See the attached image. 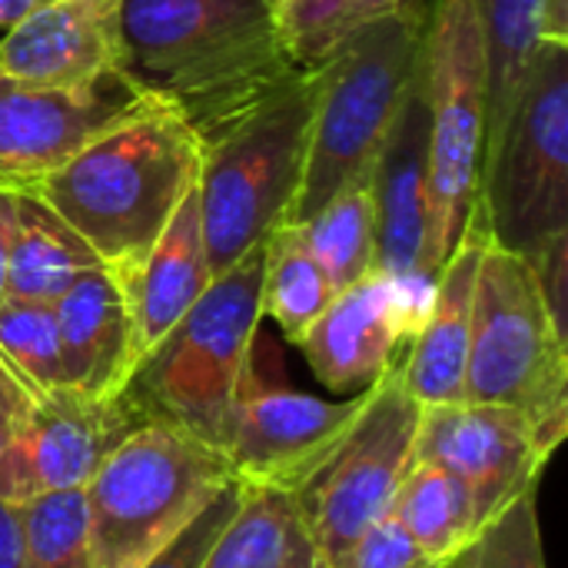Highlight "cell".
<instances>
[{
	"instance_id": "603a6c76",
	"label": "cell",
	"mask_w": 568,
	"mask_h": 568,
	"mask_svg": "<svg viewBox=\"0 0 568 568\" xmlns=\"http://www.w3.org/2000/svg\"><path fill=\"white\" fill-rule=\"evenodd\" d=\"M473 7L486 40V163L513 116L529 60L539 47V0H473Z\"/></svg>"
},
{
	"instance_id": "d6a6232c",
	"label": "cell",
	"mask_w": 568,
	"mask_h": 568,
	"mask_svg": "<svg viewBox=\"0 0 568 568\" xmlns=\"http://www.w3.org/2000/svg\"><path fill=\"white\" fill-rule=\"evenodd\" d=\"M0 568H30L23 546L20 503H7V499H0Z\"/></svg>"
},
{
	"instance_id": "e575fe53",
	"label": "cell",
	"mask_w": 568,
	"mask_h": 568,
	"mask_svg": "<svg viewBox=\"0 0 568 568\" xmlns=\"http://www.w3.org/2000/svg\"><path fill=\"white\" fill-rule=\"evenodd\" d=\"M349 17L356 20V27L376 20V17H386V13H396V10H419V7H429L426 0H343Z\"/></svg>"
},
{
	"instance_id": "5bb4252c",
	"label": "cell",
	"mask_w": 568,
	"mask_h": 568,
	"mask_svg": "<svg viewBox=\"0 0 568 568\" xmlns=\"http://www.w3.org/2000/svg\"><path fill=\"white\" fill-rule=\"evenodd\" d=\"M153 413L130 393L87 396L73 386L43 389L20 449L23 499L83 489L103 459Z\"/></svg>"
},
{
	"instance_id": "83f0119b",
	"label": "cell",
	"mask_w": 568,
	"mask_h": 568,
	"mask_svg": "<svg viewBox=\"0 0 568 568\" xmlns=\"http://www.w3.org/2000/svg\"><path fill=\"white\" fill-rule=\"evenodd\" d=\"M0 353L37 389L67 386L63 349H60V329H57L53 306L7 296L0 303Z\"/></svg>"
},
{
	"instance_id": "4fadbf2b",
	"label": "cell",
	"mask_w": 568,
	"mask_h": 568,
	"mask_svg": "<svg viewBox=\"0 0 568 568\" xmlns=\"http://www.w3.org/2000/svg\"><path fill=\"white\" fill-rule=\"evenodd\" d=\"M146 103L153 100L120 70L67 90L0 80V193H30L77 150Z\"/></svg>"
},
{
	"instance_id": "6da1fadb",
	"label": "cell",
	"mask_w": 568,
	"mask_h": 568,
	"mask_svg": "<svg viewBox=\"0 0 568 568\" xmlns=\"http://www.w3.org/2000/svg\"><path fill=\"white\" fill-rule=\"evenodd\" d=\"M120 73L200 140L300 73L263 0H120Z\"/></svg>"
},
{
	"instance_id": "44dd1931",
	"label": "cell",
	"mask_w": 568,
	"mask_h": 568,
	"mask_svg": "<svg viewBox=\"0 0 568 568\" xmlns=\"http://www.w3.org/2000/svg\"><path fill=\"white\" fill-rule=\"evenodd\" d=\"M100 266L93 250L33 193H17V226L7 260V296L53 306L80 273Z\"/></svg>"
},
{
	"instance_id": "277c9868",
	"label": "cell",
	"mask_w": 568,
	"mask_h": 568,
	"mask_svg": "<svg viewBox=\"0 0 568 568\" xmlns=\"http://www.w3.org/2000/svg\"><path fill=\"white\" fill-rule=\"evenodd\" d=\"M426 10H396L363 23L320 67L306 173L286 223H306L346 186L369 183L423 57Z\"/></svg>"
},
{
	"instance_id": "7a4b0ae2",
	"label": "cell",
	"mask_w": 568,
	"mask_h": 568,
	"mask_svg": "<svg viewBox=\"0 0 568 568\" xmlns=\"http://www.w3.org/2000/svg\"><path fill=\"white\" fill-rule=\"evenodd\" d=\"M200 176V136L163 103L113 123L30 193L120 283L143 263Z\"/></svg>"
},
{
	"instance_id": "ac0fdd59",
	"label": "cell",
	"mask_w": 568,
	"mask_h": 568,
	"mask_svg": "<svg viewBox=\"0 0 568 568\" xmlns=\"http://www.w3.org/2000/svg\"><path fill=\"white\" fill-rule=\"evenodd\" d=\"M486 246H489V226L476 203L463 236L456 240L453 253L439 270L433 306L403 356V379L419 406L463 403L476 273Z\"/></svg>"
},
{
	"instance_id": "1f68e13d",
	"label": "cell",
	"mask_w": 568,
	"mask_h": 568,
	"mask_svg": "<svg viewBox=\"0 0 568 568\" xmlns=\"http://www.w3.org/2000/svg\"><path fill=\"white\" fill-rule=\"evenodd\" d=\"M429 552H423L413 536L393 519L383 516L373 526H366L333 562L323 568H439Z\"/></svg>"
},
{
	"instance_id": "f1b7e54d",
	"label": "cell",
	"mask_w": 568,
	"mask_h": 568,
	"mask_svg": "<svg viewBox=\"0 0 568 568\" xmlns=\"http://www.w3.org/2000/svg\"><path fill=\"white\" fill-rule=\"evenodd\" d=\"M43 389H37L3 353H0V499L23 503L20 449Z\"/></svg>"
},
{
	"instance_id": "ffe728a7",
	"label": "cell",
	"mask_w": 568,
	"mask_h": 568,
	"mask_svg": "<svg viewBox=\"0 0 568 568\" xmlns=\"http://www.w3.org/2000/svg\"><path fill=\"white\" fill-rule=\"evenodd\" d=\"M210 280L213 273L203 243L200 196L193 186L143 256V263L123 280L136 363L180 323V316L203 296Z\"/></svg>"
},
{
	"instance_id": "d6986e66",
	"label": "cell",
	"mask_w": 568,
	"mask_h": 568,
	"mask_svg": "<svg viewBox=\"0 0 568 568\" xmlns=\"http://www.w3.org/2000/svg\"><path fill=\"white\" fill-rule=\"evenodd\" d=\"M53 316L67 386L100 399L123 393L136 369L133 320L123 283L110 270L93 266L53 303Z\"/></svg>"
},
{
	"instance_id": "836d02e7",
	"label": "cell",
	"mask_w": 568,
	"mask_h": 568,
	"mask_svg": "<svg viewBox=\"0 0 568 568\" xmlns=\"http://www.w3.org/2000/svg\"><path fill=\"white\" fill-rule=\"evenodd\" d=\"M539 40L568 47V0H539Z\"/></svg>"
},
{
	"instance_id": "74e56055",
	"label": "cell",
	"mask_w": 568,
	"mask_h": 568,
	"mask_svg": "<svg viewBox=\"0 0 568 568\" xmlns=\"http://www.w3.org/2000/svg\"><path fill=\"white\" fill-rule=\"evenodd\" d=\"M476 549H479V539H476V542H473L469 549H463V552H459L456 559L443 562L439 568H473V566H476Z\"/></svg>"
},
{
	"instance_id": "f546056e",
	"label": "cell",
	"mask_w": 568,
	"mask_h": 568,
	"mask_svg": "<svg viewBox=\"0 0 568 568\" xmlns=\"http://www.w3.org/2000/svg\"><path fill=\"white\" fill-rule=\"evenodd\" d=\"M473 568H546L536 493L516 499L483 536Z\"/></svg>"
},
{
	"instance_id": "9a60e30c",
	"label": "cell",
	"mask_w": 568,
	"mask_h": 568,
	"mask_svg": "<svg viewBox=\"0 0 568 568\" xmlns=\"http://www.w3.org/2000/svg\"><path fill=\"white\" fill-rule=\"evenodd\" d=\"M120 0H50L0 37V80L67 90L116 73Z\"/></svg>"
},
{
	"instance_id": "d590c367",
	"label": "cell",
	"mask_w": 568,
	"mask_h": 568,
	"mask_svg": "<svg viewBox=\"0 0 568 568\" xmlns=\"http://www.w3.org/2000/svg\"><path fill=\"white\" fill-rule=\"evenodd\" d=\"M17 226V193H0V303L7 300V260Z\"/></svg>"
},
{
	"instance_id": "3957f363",
	"label": "cell",
	"mask_w": 568,
	"mask_h": 568,
	"mask_svg": "<svg viewBox=\"0 0 568 568\" xmlns=\"http://www.w3.org/2000/svg\"><path fill=\"white\" fill-rule=\"evenodd\" d=\"M320 67L300 70L250 110L200 140V220L210 273L220 276L290 220L306 173Z\"/></svg>"
},
{
	"instance_id": "4316f807",
	"label": "cell",
	"mask_w": 568,
	"mask_h": 568,
	"mask_svg": "<svg viewBox=\"0 0 568 568\" xmlns=\"http://www.w3.org/2000/svg\"><path fill=\"white\" fill-rule=\"evenodd\" d=\"M30 568H93L83 489L43 493L20 503Z\"/></svg>"
},
{
	"instance_id": "e0dca14e",
	"label": "cell",
	"mask_w": 568,
	"mask_h": 568,
	"mask_svg": "<svg viewBox=\"0 0 568 568\" xmlns=\"http://www.w3.org/2000/svg\"><path fill=\"white\" fill-rule=\"evenodd\" d=\"M393 286L383 273L359 280L333 296L323 316L296 343L323 386L333 393H363L383 379L409 349Z\"/></svg>"
},
{
	"instance_id": "8fae6325",
	"label": "cell",
	"mask_w": 568,
	"mask_h": 568,
	"mask_svg": "<svg viewBox=\"0 0 568 568\" xmlns=\"http://www.w3.org/2000/svg\"><path fill=\"white\" fill-rule=\"evenodd\" d=\"M366 393L320 399L286 386H266L253 376L250 363L213 433V446L243 486L296 493L359 419Z\"/></svg>"
},
{
	"instance_id": "4dcf8cb0",
	"label": "cell",
	"mask_w": 568,
	"mask_h": 568,
	"mask_svg": "<svg viewBox=\"0 0 568 568\" xmlns=\"http://www.w3.org/2000/svg\"><path fill=\"white\" fill-rule=\"evenodd\" d=\"M246 493H250V486H243L240 479L230 483L173 542H166L143 568H203L210 549L216 546V539L223 536V529L230 526V519L243 506Z\"/></svg>"
},
{
	"instance_id": "9c48e42d",
	"label": "cell",
	"mask_w": 568,
	"mask_h": 568,
	"mask_svg": "<svg viewBox=\"0 0 568 568\" xmlns=\"http://www.w3.org/2000/svg\"><path fill=\"white\" fill-rule=\"evenodd\" d=\"M429 230L439 263L463 236L486 140V40L473 0H436L423 30Z\"/></svg>"
},
{
	"instance_id": "7402d4cb",
	"label": "cell",
	"mask_w": 568,
	"mask_h": 568,
	"mask_svg": "<svg viewBox=\"0 0 568 568\" xmlns=\"http://www.w3.org/2000/svg\"><path fill=\"white\" fill-rule=\"evenodd\" d=\"M203 568H323L296 496L253 489L210 549Z\"/></svg>"
},
{
	"instance_id": "ba28073f",
	"label": "cell",
	"mask_w": 568,
	"mask_h": 568,
	"mask_svg": "<svg viewBox=\"0 0 568 568\" xmlns=\"http://www.w3.org/2000/svg\"><path fill=\"white\" fill-rule=\"evenodd\" d=\"M493 243L536 260L568 240V47L539 40L513 116L479 170Z\"/></svg>"
},
{
	"instance_id": "30bf717a",
	"label": "cell",
	"mask_w": 568,
	"mask_h": 568,
	"mask_svg": "<svg viewBox=\"0 0 568 568\" xmlns=\"http://www.w3.org/2000/svg\"><path fill=\"white\" fill-rule=\"evenodd\" d=\"M423 406L403 379V359L369 386L359 419L333 456L293 493L306 519L320 566L333 562L389 506L416 463Z\"/></svg>"
},
{
	"instance_id": "8d00e7d4",
	"label": "cell",
	"mask_w": 568,
	"mask_h": 568,
	"mask_svg": "<svg viewBox=\"0 0 568 568\" xmlns=\"http://www.w3.org/2000/svg\"><path fill=\"white\" fill-rule=\"evenodd\" d=\"M43 3H50V0H0V30L17 27L23 17H30Z\"/></svg>"
},
{
	"instance_id": "2e32d148",
	"label": "cell",
	"mask_w": 568,
	"mask_h": 568,
	"mask_svg": "<svg viewBox=\"0 0 568 568\" xmlns=\"http://www.w3.org/2000/svg\"><path fill=\"white\" fill-rule=\"evenodd\" d=\"M426 160V97L419 57L403 110L369 173L376 210V273L383 276H439L443 270L429 230Z\"/></svg>"
},
{
	"instance_id": "5b68a950",
	"label": "cell",
	"mask_w": 568,
	"mask_h": 568,
	"mask_svg": "<svg viewBox=\"0 0 568 568\" xmlns=\"http://www.w3.org/2000/svg\"><path fill=\"white\" fill-rule=\"evenodd\" d=\"M236 476L216 446L153 416L83 486L93 568H143Z\"/></svg>"
},
{
	"instance_id": "f35d334b",
	"label": "cell",
	"mask_w": 568,
	"mask_h": 568,
	"mask_svg": "<svg viewBox=\"0 0 568 568\" xmlns=\"http://www.w3.org/2000/svg\"><path fill=\"white\" fill-rule=\"evenodd\" d=\"M263 3H266V7H273V10L280 7V0H263Z\"/></svg>"
},
{
	"instance_id": "7c38bea8",
	"label": "cell",
	"mask_w": 568,
	"mask_h": 568,
	"mask_svg": "<svg viewBox=\"0 0 568 568\" xmlns=\"http://www.w3.org/2000/svg\"><path fill=\"white\" fill-rule=\"evenodd\" d=\"M559 443V436L509 406L446 403L423 406L416 463L456 476L473 499L479 532H486L516 499L536 493Z\"/></svg>"
},
{
	"instance_id": "52a82bcc",
	"label": "cell",
	"mask_w": 568,
	"mask_h": 568,
	"mask_svg": "<svg viewBox=\"0 0 568 568\" xmlns=\"http://www.w3.org/2000/svg\"><path fill=\"white\" fill-rule=\"evenodd\" d=\"M263 320V246L213 276L180 323L136 363L126 389L153 413L213 446Z\"/></svg>"
},
{
	"instance_id": "8992f818",
	"label": "cell",
	"mask_w": 568,
	"mask_h": 568,
	"mask_svg": "<svg viewBox=\"0 0 568 568\" xmlns=\"http://www.w3.org/2000/svg\"><path fill=\"white\" fill-rule=\"evenodd\" d=\"M463 403L509 406L566 436V326L552 316L532 263L493 236L476 273Z\"/></svg>"
},
{
	"instance_id": "484cf974",
	"label": "cell",
	"mask_w": 568,
	"mask_h": 568,
	"mask_svg": "<svg viewBox=\"0 0 568 568\" xmlns=\"http://www.w3.org/2000/svg\"><path fill=\"white\" fill-rule=\"evenodd\" d=\"M303 233L336 293L376 273V210L369 183L336 193L303 223Z\"/></svg>"
},
{
	"instance_id": "cb8c5ba5",
	"label": "cell",
	"mask_w": 568,
	"mask_h": 568,
	"mask_svg": "<svg viewBox=\"0 0 568 568\" xmlns=\"http://www.w3.org/2000/svg\"><path fill=\"white\" fill-rule=\"evenodd\" d=\"M389 516L436 562L456 559L483 536L466 486L429 463H413L389 506Z\"/></svg>"
},
{
	"instance_id": "d4e9b609",
	"label": "cell",
	"mask_w": 568,
	"mask_h": 568,
	"mask_svg": "<svg viewBox=\"0 0 568 568\" xmlns=\"http://www.w3.org/2000/svg\"><path fill=\"white\" fill-rule=\"evenodd\" d=\"M333 296L336 290L316 263L303 223H280L263 243V316L296 346Z\"/></svg>"
}]
</instances>
